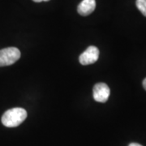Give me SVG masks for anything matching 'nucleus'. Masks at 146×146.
Returning a JSON list of instances; mask_svg holds the SVG:
<instances>
[{"mask_svg": "<svg viewBox=\"0 0 146 146\" xmlns=\"http://www.w3.org/2000/svg\"><path fill=\"white\" fill-rule=\"evenodd\" d=\"M26 118V110L23 108L16 107L6 111L2 116V123L7 127H15L21 124Z\"/></svg>", "mask_w": 146, "mask_h": 146, "instance_id": "nucleus-1", "label": "nucleus"}, {"mask_svg": "<svg viewBox=\"0 0 146 146\" xmlns=\"http://www.w3.org/2000/svg\"><path fill=\"white\" fill-rule=\"evenodd\" d=\"M21 58V51L16 47H8L0 50V67L9 66Z\"/></svg>", "mask_w": 146, "mask_h": 146, "instance_id": "nucleus-2", "label": "nucleus"}, {"mask_svg": "<svg viewBox=\"0 0 146 146\" xmlns=\"http://www.w3.org/2000/svg\"><path fill=\"white\" fill-rule=\"evenodd\" d=\"M99 58V50L96 46H89L79 57V61L82 65H89L98 61Z\"/></svg>", "mask_w": 146, "mask_h": 146, "instance_id": "nucleus-3", "label": "nucleus"}, {"mask_svg": "<svg viewBox=\"0 0 146 146\" xmlns=\"http://www.w3.org/2000/svg\"><path fill=\"white\" fill-rule=\"evenodd\" d=\"M110 90L105 83H98L94 87V98L98 102H106L109 98Z\"/></svg>", "mask_w": 146, "mask_h": 146, "instance_id": "nucleus-4", "label": "nucleus"}, {"mask_svg": "<svg viewBox=\"0 0 146 146\" xmlns=\"http://www.w3.org/2000/svg\"><path fill=\"white\" fill-rule=\"evenodd\" d=\"M95 7V0H83L77 7V11L80 16H89L92 12H94Z\"/></svg>", "mask_w": 146, "mask_h": 146, "instance_id": "nucleus-5", "label": "nucleus"}, {"mask_svg": "<svg viewBox=\"0 0 146 146\" xmlns=\"http://www.w3.org/2000/svg\"><path fill=\"white\" fill-rule=\"evenodd\" d=\"M136 4L141 13L146 16V0H136Z\"/></svg>", "mask_w": 146, "mask_h": 146, "instance_id": "nucleus-6", "label": "nucleus"}, {"mask_svg": "<svg viewBox=\"0 0 146 146\" xmlns=\"http://www.w3.org/2000/svg\"><path fill=\"white\" fill-rule=\"evenodd\" d=\"M128 146H142L140 144H137V143H131L130 145Z\"/></svg>", "mask_w": 146, "mask_h": 146, "instance_id": "nucleus-7", "label": "nucleus"}, {"mask_svg": "<svg viewBox=\"0 0 146 146\" xmlns=\"http://www.w3.org/2000/svg\"><path fill=\"white\" fill-rule=\"evenodd\" d=\"M33 1H34L35 3H41V2H47L50 0H33Z\"/></svg>", "mask_w": 146, "mask_h": 146, "instance_id": "nucleus-8", "label": "nucleus"}, {"mask_svg": "<svg viewBox=\"0 0 146 146\" xmlns=\"http://www.w3.org/2000/svg\"><path fill=\"white\" fill-rule=\"evenodd\" d=\"M143 87H144V89L146 90V78L143 80Z\"/></svg>", "mask_w": 146, "mask_h": 146, "instance_id": "nucleus-9", "label": "nucleus"}]
</instances>
